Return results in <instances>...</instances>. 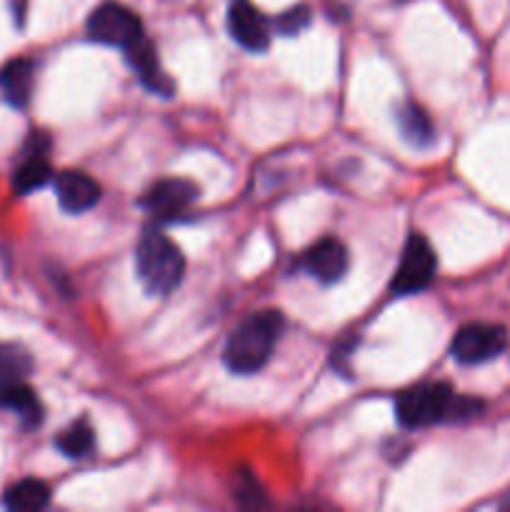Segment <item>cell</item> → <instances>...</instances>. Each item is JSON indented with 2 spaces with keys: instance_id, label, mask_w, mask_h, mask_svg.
Segmentation results:
<instances>
[{
  "instance_id": "cell-16",
  "label": "cell",
  "mask_w": 510,
  "mask_h": 512,
  "mask_svg": "<svg viewBox=\"0 0 510 512\" xmlns=\"http://www.w3.org/2000/svg\"><path fill=\"white\" fill-rule=\"evenodd\" d=\"M50 180H53V168H50L45 153H28V158L15 170L13 188L18 195H28L33 190L48 185Z\"/></svg>"
},
{
  "instance_id": "cell-4",
  "label": "cell",
  "mask_w": 510,
  "mask_h": 512,
  "mask_svg": "<svg viewBox=\"0 0 510 512\" xmlns=\"http://www.w3.org/2000/svg\"><path fill=\"white\" fill-rule=\"evenodd\" d=\"M85 30H88V38L95 40V43L113 45V48L123 50L138 43L140 38H145L138 13H133L128 5L118 3V0H105V3L95 5L90 10Z\"/></svg>"
},
{
  "instance_id": "cell-18",
  "label": "cell",
  "mask_w": 510,
  "mask_h": 512,
  "mask_svg": "<svg viewBox=\"0 0 510 512\" xmlns=\"http://www.w3.org/2000/svg\"><path fill=\"white\" fill-rule=\"evenodd\" d=\"M233 498L238 500L243 508H260V505L268 503V495H265L263 485H260L258 478L245 468L233 475Z\"/></svg>"
},
{
  "instance_id": "cell-3",
  "label": "cell",
  "mask_w": 510,
  "mask_h": 512,
  "mask_svg": "<svg viewBox=\"0 0 510 512\" xmlns=\"http://www.w3.org/2000/svg\"><path fill=\"white\" fill-rule=\"evenodd\" d=\"M135 270L150 295H168L183 280L185 258L168 235L150 228L135 245Z\"/></svg>"
},
{
  "instance_id": "cell-6",
  "label": "cell",
  "mask_w": 510,
  "mask_h": 512,
  "mask_svg": "<svg viewBox=\"0 0 510 512\" xmlns=\"http://www.w3.org/2000/svg\"><path fill=\"white\" fill-rule=\"evenodd\" d=\"M508 348V330L493 323H470L455 333L450 355L460 365H480L498 358Z\"/></svg>"
},
{
  "instance_id": "cell-15",
  "label": "cell",
  "mask_w": 510,
  "mask_h": 512,
  "mask_svg": "<svg viewBox=\"0 0 510 512\" xmlns=\"http://www.w3.org/2000/svg\"><path fill=\"white\" fill-rule=\"evenodd\" d=\"M3 503L5 508L13 512H38L48 508L50 488L38 478L18 480V483L5 490Z\"/></svg>"
},
{
  "instance_id": "cell-1",
  "label": "cell",
  "mask_w": 510,
  "mask_h": 512,
  "mask_svg": "<svg viewBox=\"0 0 510 512\" xmlns=\"http://www.w3.org/2000/svg\"><path fill=\"white\" fill-rule=\"evenodd\" d=\"M483 405L478 400L458 398L448 383H420L403 390L395 400V415L403 428H430L445 420H460L478 415Z\"/></svg>"
},
{
  "instance_id": "cell-2",
  "label": "cell",
  "mask_w": 510,
  "mask_h": 512,
  "mask_svg": "<svg viewBox=\"0 0 510 512\" xmlns=\"http://www.w3.org/2000/svg\"><path fill=\"white\" fill-rule=\"evenodd\" d=\"M285 320L278 310H260L245 318L238 328L230 333L223 350V363L235 375H253L263 368L273 355L280 335H283Z\"/></svg>"
},
{
  "instance_id": "cell-8",
  "label": "cell",
  "mask_w": 510,
  "mask_h": 512,
  "mask_svg": "<svg viewBox=\"0 0 510 512\" xmlns=\"http://www.w3.org/2000/svg\"><path fill=\"white\" fill-rule=\"evenodd\" d=\"M228 33L250 53H265L270 45L268 20L250 0H233L228 5Z\"/></svg>"
},
{
  "instance_id": "cell-19",
  "label": "cell",
  "mask_w": 510,
  "mask_h": 512,
  "mask_svg": "<svg viewBox=\"0 0 510 512\" xmlns=\"http://www.w3.org/2000/svg\"><path fill=\"white\" fill-rule=\"evenodd\" d=\"M30 370H33V360L28 350L18 345H0V380L25 378Z\"/></svg>"
},
{
  "instance_id": "cell-7",
  "label": "cell",
  "mask_w": 510,
  "mask_h": 512,
  "mask_svg": "<svg viewBox=\"0 0 510 512\" xmlns=\"http://www.w3.org/2000/svg\"><path fill=\"white\" fill-rule=\"evenodd\" d=\"M198 185L185 178H163L148 188L140 205L153 215L155 220H178L188 213L198 200Z\"/></svg>"
},
{
  "instance_id": "cell-9",
  "label": "cell",
  "mask_w": 510,
  "mask_h": 512,
  "mask_svg": "<svg viewBox=\"0 0 510 512\" xmlns=\"http://www.w3.org/2000/svg\"><path fill=\"white\" fill-rule=\"evenodd\" d=\"M348 265V248L338 238H320L303 255V268L323 285L338 283L348 273Z\"/></svg>"
},
{
  "instance_id": "cell-12",
  "label": "cell",
  "mask_w": 510,
  "mask_h": 512,
  "mask_svg": "<svg viewBox=\"0 0 510 512\" xmlns=\"http://www.w3.org/2000/svg\"><path fill=\"white\" fill-rule=\"evenodd\" d=\"M0 408L13 410L15 415H20L25 428H35L43 420V405H40L33 388L25 383V378L0 380Z\"/></svg>"
},
{
  "instance_id": "cell-13",
  "label": "cell",
  "mask_w": 510,
  "mask_h": 512,
  "mask_svg": "<svg viewBox=\"0 0 510 512\" xmlns=\"http://www.w3.org/2000/svg\"><path fill=\"white\" fill-rule=\"evenodd\" d=\"M35 83V65L28 58H15L0 68V93L13 108H25L30 103Z\"/></svg>"
},
{
  "instance_id": "cell-11",
  "label": "cell",
  "mask_w": 510,
  "mask_h": 512,
  "mask_svg": "<svg viewBox=\"0 0 510 512\" xmlns=\"http://www.w3.org/2000/svg\"><path fill=\"white\" fill-rule=\"evenodd\" d=\"M125 55H128V63L133 65V70H135V75L140 78V83H143L150 93L173 95V90H175L173 80L168 78V73H165L163 65H160L158 50H155L148 40L140 38L138 43L130 45V48L125 50Z\"/></svg>"
},
{
  "instance_id": "cell-5",
  "label": "cell",
  "mask_w": 510,
  "mask_h": 512,
  "mask_svg": "<svg viewBox=\"0 0 510 512\" xmlns=\"http://www.w3.org/2000/svg\"><path fill=\"white\" fill-rule=\"evenodd\" d=\"M435 268H438V258L435 250L430 248L428 240L423 235L413 233L405 243L403 255L398 260L393 280H390V293L393 295H415L420 290L428 288L435 278Z\"/></svg>"
},
{
  "instance_id": "cell-20",
  "label": "cell",
  "mask_w": 510,
  "mask_h": 512,
  "mask_svg": "<svg viewBox=\"0 0 510 512\" xmlns=\"http://www.w3.org/2000/svg\"><path fill=\"white\" fill-rule=\"evenodd\" d=\"M310 18H313V15H310L308 5H293V8H288L285 13H280L278 18H275V30H278L280 35H298L308 28Z\"/></svg>"
},
{
  "instance_id": "cell-10",
  "label": "cell",
  "mask_w": 510,
  "mask_h": 512,
  "mask_svg": "<svg viewBox=\"0 0 510 512\" xmlns=\"http://www.w3.org/2000/svg\"><path fill=\"white\" fill-rule=\"evenodd\" d=\"M55 195L65 213H85L100 200V185L83 170H63L55 175Z\"/></svg>"
},
{
  "instance_id": "cell-14",
  "label": "cell",
  "mask_w": 510,
  "mask_h": 512,
  "mask_svg": "<svg viewBox=\"0 0 510 512\" xmlns=\"http://www.w3.org/2000/svg\"><path fill=\"white\" fill-rule=\"evenodd\" d=\"M395 120H398L400 133H403V138L408 140L410 145L425 148V145L433 143L435 125L433 120H430V115L425 113L418 103L398 105V110H395Z\"/></svg>"
},
{
  "instance_id": "cell-17",
  "label": "cell",
  "mask_w": 510,
  "mask_h": 512,
  "mask_svg": "<svg viewBox=\"0 0 510 512\" xmlns=\"http://www.w3.org/2000/svg\"><path fill=\"white\" fill-rule=\"evenodd\" d=\"M93 445H95V433L85 418L75 420L73 425H68V428L55 438V448H58L65 458H75V460L90 455Z\"/></svg>"
}]
</instances>
